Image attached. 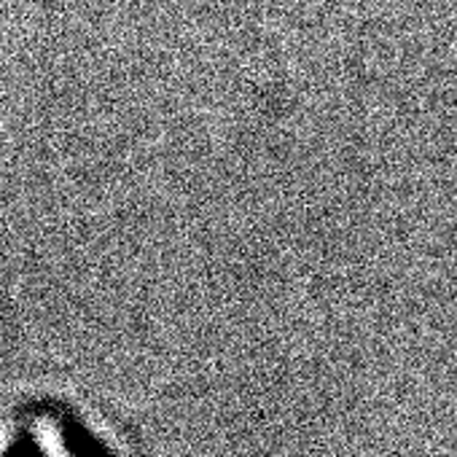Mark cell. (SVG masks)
I'll list each match as a JSON object with an SVG mask.
<instances>
[{
	"label": "cell",
	"instance_id": "1",
	"mask_svg": "<svg viewBox=\"0 0 457 457\" xmlns=\"http://www.w3.org/2000/svg\"><path fill=\"white\" fill-rule=\"evenodd\" d=\"M0 457H116L68 403L30 398L0 420Z\"/></svg>",
	"mask_w": 457,
	"mask_h": 457
}]
</instances>
